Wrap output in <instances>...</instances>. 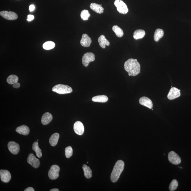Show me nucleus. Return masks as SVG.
<instances>
[{
	"instance_id": "obj_9",
	"label": "nucleus",
	"mask_w": 191,
	"mask_h": 191,
	"mask_svg": "<svg viewBox=\"0 0 191 191\" xmlns=\"http://www.w3.org/2000/svg\"><path fill=\"white\" fill-rule=\"evenodd\" d=\"M27 162L34 168H38L40 165L39 159H37L33 154H30L28 156Z\"/></svg>"
},
{
	"instance_id": "obj_18",
	"label": "nucleus",
	"mask_w": 191,
	"mask_h": 191,
	"mask_svg": "<svg viewBox=\"0 0 191 191\" xmlns=\"http://www.w3.org/2000/svg\"><path fill=\"white\" fill-rule=\"evenodd\" d=\"M90 7L91 9L98 14H101L104 13V9L102 6L100 4L95 3H92L90 4Z\"/></svg>"
},
{
	"instance_id": "obj_28",
	"label": "nucleus",
	"mask_w": 191,
	"mask_h": 191,
	"mask_svg": "<svg viewBox=\"0 0 191 191\" xmlns=\"http://www.w3.org/2000/svg\"><path fill=\"white\" fill-rule=\"evenodd\" d=\"M18 80V77L15 75H10L7 79V81L10 84H14L17 83Z\"/></svg>"
},
{
	"instance_id": "obj_29",
	"label": "nucleus",
	"mask_w": 191,
	"mask_h": 191,
	"mask_svg": "<svg viewBox=\"0 0 191 191\" xmlns=\"http://www.w3.org/2000/svg\"><path fill=\"white\" fill-rule=\"evenodd\" d=\"M90 14L88 10H82L80 14V16L82 20L83 21L88 20L89 18L90 17Z\"/></svg>"
},
{
	"instance_id": "obj_4",
	"label": "nucleus",
	"mask_w": 191,
	"mask_h": 191,
	"mask_svg": "<svg viewBox=\"0 0 191 191\" xmlns=\"http://www.w3.org/2000/svg\"><path fill=\"white\" fill-rule=\"evenodd\" d=\"M114 5L117 8V11L120 14H126L129 11L127 6L122 0H116Z\"/></svg>"
},
{
	"instance_id": "obj_1",
	"label": "nucleus",
	"mask_w": 191,
	"mask_h": 191,
	"mask_svg": "<svg viewBox=\"0 0 191 191\" xmlns=\"http://www.w3.org/2000/svg\"><path fill=\"white\" fill-rule=\"evenodd\" d=\"M124 68L129 76H135L140 72L141 65L137 59H130L125 62Z\"/></svg>"
},
{
	"instance_id": "obj_2",
	"label": "nucleus",
	"mask_w": 191,
	"mask_h": 191,
	"mask_svg": "<svg viewBox=\"0 0 191 191\" xmlns=\"http://www.w3.org/2000/svg\"><path fill=\"white\" fill-rule=\"evenodd\" d=\"M124 162L123 161L119 160L116 162L110 176V179L112 182L115 183L118 180L121 174L124 170Z\"/></svg>"
},
{
	"instance_id": "obj_32",
	"label": "nucleus",
	"mask_w": 191,
	"mask_h": 191,
	"mask_svg": "<svg viewBox=\"0 0 191 191\" xmlns=\"http://www.w3.org/2000/svg\"><path fill=\"white\" fill-rule=\"evenodd\" d=\"M34 19V16L31 15H28L27 20L28 21H31Z\"/></svg>"
},
{
	"instance_id": "obj_34",
	"label": "nucleus",
	"mask_w": 191,
	"mask_h": 191,
	"mask_svg": "<svg viewBox=\"0 0 191 191\" xmlns=\"http://www.w3.org/2000/svg\"><path fill=\"white\" fill-rule=\"evenodd\" d=\"M35 6L34 5H31L29 6V9L30 11L32 12L34 11V10L35 9Z\"/></svg>"
},
{
	"instance_id": "obj_36",
	"label": "nucleus",
	"mask_w": 191,
	"mask_h": 191,
	"mask_svg": "<svg viewBox=\"0 0 191 191\" xmlns=\"http://www.w3.org/2000/svg\"><path fill=\"white\" fill-rule=\"evenodd\" d=\"M59 190L58 189L55 188L53 189L50 190V191H59Z\"/></svg>"
},
{
	"instance_id": "obj_21",
	"label": "nucleus",
	"mask_w": 191,
	"mask_h": 191,
	"mask_svg": "<svg viewBox=\"0 0 191 191\" xmlns=\"http://www.w3.org/2000/svg\"><path fill=\"white\" fill-rule=\"evenodd\" d=\"M108 97L106 96L102 95L94 97L92 98V100L94 102L105 103L108 101Z\"/></svg>"
},
{
	"instance_id": "obj_5",
	"label": "nucleus",
	"mask_w": 191,
	"mask_h": 191,
	"mask_svg": "<svg viewBox=\"0 0 191 191\" xmlns=\"http://www.w3.org/2000/svg\"><path fill=\"white\" fill-rule=\"evenodd\" d=\"M60 168L57 165H53L51 167L48 173L49 178L51 180H55L59 177Z\"/></svg>"
},
{
	"instance_id": "obj_16",
	"label": "nucleus",
	"mask_w": 191,
	"mask_h": 191,
	"mask_svg": "<svg viewBox=\"0 0 191 191\" xmlns=\"http://www.w3.org/2000/svg\"><path fill=\"white\" fill-rule=\"evenodd\" d=\"M16 131L21 135L27 136L29 134L30 130L27 126L25 125H22L16 128Z\"/></svg>"
},
{
	"instance_id": "obj_23",
	"label": "nucleus",
	"mask_w": 191,
	"mask_h": 191,
	"mask_svg": "<svg viewBox=\"0 0 191 191\" xmlns=\"http://www.w3.org/2000/svg\"><path fill=\"white\" fill-rule=\"evenodd\" d=\"M32 149L35 152L37 157L38 158H41L42 157V154L41 149L39 147L38 142H35L33 143Z\"/></svg>"
},
{
	"instance_id": "obj_6",
	"label": "nucleus",
	"mask_w": 191,
	"mask_h": 191,
	"mask_svg": "<svg viewBox=\"0 0 191 191\" xmlns=\"http://www.w3.org/2000/svg\"><path fill=\"white\" fill-rule=\"evenodd\" d=\"M95 59V55L92 53H87L82 57V63L85 67L88 66L89 63L93 62Z\"/></svg>"
},
{
	"instance_id": "obj_35",
	"label": "nucleus",
	"mask_w": 191,
	"mask_h": 191,
	"mask_svg": "<svg viewBox=\"0 0 191 191\" xmlns=\"http://www.w3.org/2000/svg\"><path fill=\"white\" fill-rule=\"evenodd\" d=\"M25 191H34V190L33 188L31 187H29L25 189Z\"/></svg>"
},
{
	"instance_id": "obj_13",
	"label": "nucleus",
	"mask_w": 191,
	"mask_h": 191,
	"mask_svg": "<svg viewBox=\"0 0 191 191\" xmlns=\"http://www.w3.org/2000/svg\"><path fill=\"white\" fill-rule=\"evenodd\" d=\"M73 129L75 133L79 135H82L84 132V126L83 124L80 121H77L74 123Z\"/></svg>"
},
{
	"instance_id": "obj_17",
	"label": "nucleus",
	"mask_w": 191,
	"mask_h": 191,
	"mask_svg": "<svg viewBox=\"0 0 191 191\" xmlns=\"http://www.w3.org/2000/svg\"><path fill=\"white\" fill-rule=\"evenodd\" d=\"M53 118V116L50 113L47 112L44 113L41 118V123L43 125H47L51 121Z\"/></svg>"
},
{
	"instance_id": "obj_22",
	"label": "nucleus",
	"mask_w": 191,
	"mask_h": 191,
	"mask_svg": "<svg viewBox=\"0 0 191 191\" xmlns=\"http://www.w3.org/2000/svg\"><path fill=\"white\" fill-rule=\"evenodd\" d=\"M146 33L142 29H137L134 33V38L136 40L140 39L143 38L145 35Z\"/></svg>"
},
{
	"instance_id": "obj_7",
	"label": "nucleus",
	"mask_w": 191,
	"mask_h": 191,
	"mask_svg": "<svg viewBox=\"0 0 191 191\" xmlns=\"http://www.w3.org/2000/svg\"><path fill=\"white\" fill-rule=\"evenodd\" d=\"M168 159L169 162L174 165H178L181 162V160L180 156L174 151H171L168 154Z\"/></svg>"
},
{
	"instance_id": "obj_3",
	"label": "nucleus",
	"mask_w": 191,
	"mask_h": 191,
	"mask_svg": "<svg viewBox=\"0 0 191 191\" xmlns=\"http://www.w3.org/2000/svg\"><path fill=\"white\" fill-rule=\"evenodd\" d=\"M52 91L60 94H63L71 93L73 89L71 87L67 85L58 84L53 87Z\"/></svg>"
},
{
	"instance_id": "obj_20",
	"label": "nucleus",
	"mask_w": 191,
	"mask_h": 191,
	"mask_svg": "<svg viewBox=\"0 0 191 191\" xmlns=\"http://www.w3.org/2000/svg\"><path fill=\"white\" fill-rule=\"evenodd\" d=\"M59 137V135L58 133L53 134L50 137L49 139V143L53 147H54L57 144Z\"/></svg>"
},
{
	"instance_id": "obj_25",
	"label": "nucleus",
	"mask_w": 191,
	"mask_h": 191,
	"mask_svg": "<svg viewBox=\"0 0 191 191\" xmlns=\"http://www.w3.org/2000/svg\"><path fill=\"white\" fill-rule=\"evenodd\" d=\"M83 168L85 176L87 179L90 178L92 176V171L89 167L86 165H83Z\"/></svg>"
},
{
	"instance_id": "obj_11",
	"label": "nucleus",
	"mask_w": 191,
	"mask_h": 191,
	"mask_svg": "<svg viewBox=\"0 0 191 191\" xmlns=\"http://www.w3.org/2000/svg\"><path fill=\"white\" fill-rule=\"evenodd\" d=\"M180 96V90L175 87H172L168 95L170 100H173L178 98Z\"/></svg>"
},
{
	"instance_id": "obj_30",
	"label": "nucleus",
	"mask_w": 191,
	"mask_h": 191,
	"mask_svg": "<svg viewBox=\"0 0 191 191\" xmlns=\"http://www.w3.org/2000/svg\"><path fill=\"white\" fill-rule=\"evenodd\" d=\"M178 182L177 180H174L172 181L170 184L169 189L170 191H174L177 189L178 186Z\"/></svg>"
},
{
	"instance_id": "obj_26",
	"label": "nucleus",
	"mask_w": 191,
	"mask_h": 191,
	"mask_svg": "<svg viewBox=\"0 0 191 191\" xmlns=\"http://www.w3.org/2000/svg\"><path fill=\"white\" fill-rule=\"evenodd\" d=\"M112 30L118 37L121 38L124 35V33L123 30L117 25L113 26Z\"/></svg>"
},
{
	"instance_id": "obj_31",
	"label": "nucleus",
	"mask_w": 191,
	"mask_h": 191,
	"mask_svg": "<svg viewBox=\"0 0 191 191\" xmlns=\"http://www.w3.org/2000/svg\"><path fill=\"white\" fill-rule=\"evenodd\" d=\"M65 156L67 158H69L73 155V149L71 146H68L65 150Z\"/></svg>"
},
{
	"instance_id": "obj_10",
	"label": "nucleus",
	"mask_w": 191,
	"mask_h": 191,
	"mask_svg": "<svg viewBox=\"0 0 191 191\" xmlns=\"http://www.w3.org/2000/svg\"><path fill=\"white\" fill-rule=\"evenodd\" d=\"M7 147L9 151L13 154H17L20 151V146L18 143L15 142L10 141L9 142Z\"/></svg>"
},
{
	"instance_id": "obj_14",
	"label": "nucleus",
	"mask_w": 191,
	"mask_h": 191,
	"mask_svg": "<svg viewBox=\"0 0 191 191\" xmlns=\"http://www.w3.org/2000/svg\"><path fill=\"white\" fill-rule=\"evenodd\" d=\"M80 44L84 47H89L92 43V40L87 34H83L80 41Z\"/></svg>"
},
{
	"instance_id": "obj_19",
	"label": "nucleus",
	"mask_w": 191,
	"mask_h": 191,
	"mask_svg": "<svg viewBox=\"0 0 191 191\" xmlns=\"http://www.w3.org/2000/svg\"><path fill=\"white\" fill-rule=\"evenodd\" d=\"M98 42L100 46L103 49H105L106 46H110V42L106 38L105 36L101 35L98 38Z\"/></svg>"
},
{
	"instance_id": "obj_37",
	"label": "nucleus",
	"mask_w": 191,
	"mask_h": 191,
	"mask_svg": "<svg viewBox=\"0 0 191 191\" xmlns=\"http://www.w3.org/2000/svg\"><path fill=\"white\" fill-rule=\"evenodd\" d=\"M37 141H39V140H37Z\"/></svg>"
},
{
	"instance_id": "obj_12",
	"label": "nucleus",
	"mask_w": 191,
	"mask_h": 191,
	"mask_svg": "<svg viewBox=\"0 0 191 191\" xmlns=\"http://www.w3.org/2000/svg\"><path fill=\"white\" fill-rule=\"evenodd\" d=\"M0 176L1 181L4 183H8L11 179L10 172L7 170H0Z\"/></svg>"
},
{
	"instance_id": "obj_15",
	"label": "nucleus",
	"mask_w": 191,
	"mask_h": 191,
	"mask_svg": "<svg viewBox=\"0 0 191 191\" xmlns=\"http://www.w3.org/2000/svg\"><path fill=\"white\" fill-rule=\"evenodd\" d=\"M139 103L142 105L151 109L153 107V103L151 100L146 97H142L139 100Z\"/></svg>"
},
{
	"instance_id": "obj_8",
	"label": "nucleus",
	"mask_w": 191,
	"mask_h": 191,
	"mask_svg": "<svg viewBox=\"0 0 191 191\" xmlns=\"http://www.w3.org/2000/svg\"><path fill=\"white\" fill-rule=\"evenodd\" d=\"M0 15L4 19L7 20H16L18 15L16 13L12 11H3L0 12Z\"/></svg>"
},
{
	"instance_id": "obj_27",
	"label": "nucleus",
	"mask_w": 191,
	"mask_h": 191,
	"mask_svg": "<svg viewBox=\"0 0 191 191\" xmlns=\"http://www.w3.org/2000/svg\"><path fill=\"white\" fill-rule=\"evenodd\" d=\"M55 46V43L51 41L46 42L43 44V49L46 50H50L54 48Z\"/></svg>"
},
{
	"instance_id": "obj_24",
	"label": "nucleus",
	"mask_w": 191,
	"mask_h": 191,
	"mask_svg": "<svg viewBox=\"0 0 191 191\" xmlns=\"http://www.w3.org/2000/svg\"><path fill=\"white\" fill-rule=\"evenodd\" d=\"M164 35V32L163 30L161 29H156L155 31L154 38V41L157 42L163 37Z\"/></svg>"
},
{
	"instance_id": "obj_33",
	"label": "nucleus",
	"mask_w": 191,
	"mask_h": 191,
	"mask_svg": "<svg viewBox=\"0 0 191 191\" xmlns=\"http://www.w3.org/2000/svg\"><path fill=\"white\" fill-rule=\"evenodd\" d=\"M20 83H18V82L14 83V84L13 85V87L15 88H19L20 87Z\"/></svg>"
}]
</instances>
